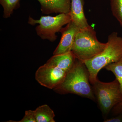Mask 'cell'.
Returning a JSON list of instances; mask_svg holds the SVG:
<instances>
[{
  "label": "cell",
  "mask_w": 122,
  "mask_h": 122,
  "mask_svg": "<svg viewBox=\"0 0 122 122\" xmlns=\"http://www.w3.org/2000/svg\"><path fill=\"white\" fill-rule=\"evenodd\" d=\"M112 109L114 113L122 115V101L116 105Z\"/></svg>",
  "instance_id": "16"
},
{
  "label": "cell",
  "mask_w": 122,
  "mask_h": 122,
  "mask_svg": "<svg viewBox=\"0 0 122 122\" xmlns=\"http://www.w3.org/2000/svg\"><path fill=\"white\" fill-rule=\"evenodd\" d=\"M76 59L71 51L65 53L53 55L45 64L60 68L67 73L73 67Z\"/></svg>",
  "instance_id": "10"
},
{
  "label": "cell",
  "mask_w": 122,
  "mask_h": 122,
  "mask_svg": "<svg viewBox=\"0 0 122 122\" xmlns=\"http://www.w3.org/2000/svg\"></svg>",
  "instance_id": "18"
},
{
  "label": "cell",
  "mask_w": 122,
  "mask_h": 122,
  "mask_svg": "<svg viewBox=\"0 0 122 122\" xmlns=\"http://www.w3.org/2000/svg\"><path fill=\"white\" fill-rule=\"evenodd\" d=\"M79 29L71 21L60 30L61 37L59 44L53 53V55L71 52L76 34Z\"/></svg>",
  "instance_id": "7"
},
{
  "label": "cell",
  "mask_w": 122,
  "mask_h": 122,
  "mask_svg": "<svg viewBox=\"0 0 122 122\" xmlns=\"http://www.w3.org/2000/svg\"><path fill=\"white\" fill-rule=\"evenodd\" d=\"M41 5L42 12L50 14H69L71 0H37Z\"/></svg>",
  "instance_id": "8"
},
{
  "label": "cell",
  "mask_w": 122,
  "mask_h": 122,
  "mask_svg": "<svg viewBox=\"0 0 122 122\" xmlns=\"http://www.w3.org/2000/svg\"><path fill=\"white\" fill-rule=\"evenodd\" d=\"M105 122H122V115L119 114L118 116L109 119H106L104 120Z\"/></svg>",
  "instance_id": "17"
},
{
  "label": "cell",
  "mask_w": 122,
  "mask_h": 122,
  "mask_svg": "<svg viewBox=\"0 0 122 122\" xmlns=\"http://www.w3.org/2000/svg\"><path fill=\"white\" fill-rule=\"evenodd\" d=\"M90 82L89 73L85 63L76 59L63 81L53 89L61 94H74L95 101L96 97Z\"/></svg>",
  "instance_id": "1"
},
{
  "label": "cell",
  "mask_w": 122,
  "mask_h": 122,
  "mask_svg": "<svg viewBox=\"0 0 122 122\" xmlns=\"http://www.w3.org/2000/svg\"><path fill=\"white\" fill-rule=\"evenodd\" d=\"M107 43L99 41L92 26L79 29L76 34L71 52L76 59L84 62L102 52Z\"/></svg>",
  "instance_id": "3"
},
{
  "label": "cell",
  "mask_w": 122,
  "mask_h": 122,
  "mask_svg": "<svg viewBox=\"0 0 122 122\" xmlns=\"http://www.w3.org/2000/svg\"><path fill=\"white\" fill-rule=\"evenodd\" d=\"M20 0H0V4L4 9L3 17L5 18L11 17L14 10L19 6Z\"/></svg>",
  "instance_id": "12"
},
{
  "label": "cell",
  "mask_w": 122,
  "mask_h": 122,
  "mask_svg": "<svg viewBox=\"0 0 122 122\" xmlns=\"http://www.w3.org/2000/svg\"><path fill=\"white\" fill-rule=\"evenodd\" d=\"M106 47L102 52L84 62L92 85L98 79L97 75L100 70L122 58V38L118 36L117 33H112L109 35Z\"/></svg>",
  "instance_id": "2"
},
{
  "label": "cell",
  "mask_w": 122,
  "mask_h": 122,
  "mask_svg": "<svg viewBox=\"0 0 122 122\" xmlns=\"http://www.w3.org/2000/svg\"><path fill=\"white\" fill-rule=\"evenodd\" d=\"M71 21L69 14L61 13L55 16H42L38 20L29 16L28 23L32 25L38 24L35 28L37 35L42 39L53 42L57 37L56 33L60 32L63 26Z\"/></svg>",
  "instance_id": "5"
},
{
  "label": "cell",
  "mask_w": 122,
  "mask_h": 122,
  "mask_svg": "<svg viewBox=\"0 0 122 122\" xmlns=\"http://www.w3.org/2000/svg\"><path fill=\"white\" fill-rule=\"evenodd\" d=\"M92 86L99 108L104 115H107L116 105L122 101L120 85L117 79L104 82L98 79Z\"/></svg>",
  "instance_id": "4"
},
{
  "label": "cell",
  "mask_w": 122,
  "mask_h": 122,
  "mask_svg": "<svg viewBox=\"0 0 122 122\" xmlns=\"http://www.w3.org/2000/svg\"><path fill=\"white\" fill-rule=\"evenodd\" d=\"M111 8L113 15L122 25V0H112Z\"/></svg>",
  "instance_id": "14"
},
{
  "label": "cell",
  "mask_w": 122,
  "mask_h": 122,
  "mask_svg": "<svg viewBox=\"0 0 122 122\" xmlns=\"http://www.w3.org/2000/svg\"><path fill=\"white\" fill-rule=\"evenodd\" d=\"M9 122H36L35 118L34 111H25V115L22 119L19 121H14L9 120Z\"/></svg>",
  "instance_id": "15"
},
{
  "label": "cell",
  "mask_w": 122,
  "mask_h": 122,
  "mask_svg": "<svg viewBox=\"0 0 122 122\" xmlns=\"http://www.w3.org/2000/svg\"><path fill=\"white\" fill-rule=\"evenodd\" d=\"M66 73L61 69L45 64L36 71L35 78L41 86L52 89L63 81Z\"/></svg>",
  "instance_id": "6"
},
{
  "label": "cell",
  "mask_w": 122,
  "mask_h": 122,
  "mask_svg": "<svg viewBox=\"0 0 122 122\" xmlns=\"http://www.w3.org/2000/svg\"><path fill=\"white\" fill-rule=\"evenodd\" d=\"M36 122H55L53 111L47 105L40 106L34 111Z\"/></svg>",
  "instance_id": "11"
},
{
  "label": "cell",
  "mask_w": 122,
  "mask_h": 122,
  "mask_svg": "<svg viewBox=\"0 0 122 122\" xmlns=\"http://www.w3.org/2000/svg\"><path fill=\"white\" fill-rule=\"evenodd\" d=\"M69 14L71 21L80 29L89 26L84 13L83 0H71Z\"/></svg>",
  "instance_id": "9"
},
{
  "label": "cell",
  "mask_w": 122,
  "mask_h": 122,
  "mask_svg": "<svg viewBox=\"0 0 122 122\" xmlns=\"http://www.w3.org/2000/svg\"><path fill=\"white\" fill-rule=\"evenodd\" d=\"M105 68L107 70L111 71L114 74L116 79L119 83L122 94V58L119 61L109 64L105 66Z\"/></svg>",
  "instance_id": "13"
}]
</instances>
